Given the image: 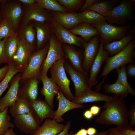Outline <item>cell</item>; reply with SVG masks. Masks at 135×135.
I'll list each match as a JSON object with an SVG mask.
<instances>
[{
	"mask_svg": "<svg viewBox=\"0 0 135 135\" xmlns=\"http://www.w3.org/2000/svg\"><path fill=\"white\" fill-rule=\"evenodd\" d=\"M103 108V110L95 119L96 122L106 126H128V110L124 98L114 95L111 100L104 102Z\"/></svg>",
	"mask_w": 135,
	"mask_h": 135,
	"instance_id": "obj_1",
	"label": "cell"
},
{
	"mask_svg": "<svg viewBox=\"0 0 135 135\" xmlns=\"http://www.w3.org/2000/svg\"><path fill=\"white\" fill-rule=\"evenodd\" d=\"M134 4L135 0H123L119 5L114 7L108 15L104 17L106 21L121 26L129 24L134 20Z\"/></svg>",
	"mask_w": 135,
	"mask_h": 135,
	"instance_id": "obj_2",
	"label": "cell"
},
{
	"mask_svg": "<svg viewBox=\"0 0 135 135\" xmlns=\"http://www.w3.org/2000/svg\"><path fill=\"white\" fill-rule=\"evenodd\" d=\"M134 39L123 50L113 56L108 57L106 60L105 62L106 64L101 75V76H104V78L98 84L99 86L101 87L106 77L111 71L120 68L127 64L135 62L132 56V52L135 47V41Z\"/></svg>",
	"mask_w": 135,
	"mask_h": 135,
	"instance_id": "obj_3",
	"label": "cell"
},
{
	"mask_svg": "<svg viewBox=\"0 0 135 135\" xmlns=\"http://www.w3.org/2000/svg\"><path fill=\"white\" fill-rule=\"evenodd\" d=\"M92 25L99 32L104 45L122 38L132 29V26L130 24L124 26H116L106 21Z\"/></svg>",
	"mask_w": 135,
	"mask_h": 135,
	"instance_id": "obj_4",
	"label": "cell"
},
{
	"mask_svg": "<svg viewBox=\"0 0 135 135\" xmlns=\"http://www.w3.org/2000/svg\"><path fill=\"white\" fill-rule=\"evenodd\" d=\"M65 58L58 60L51 66L49 70L52 80L58 86L60 90L68 99L72 101L75 97L70 88V81L68 78L64 67Z\"/></svg>",
	"mask_w": 135,
	"mask_h": 135,
	"instance_id": "obj_5",
	"label": "cell"
},
{
	"mask_svg": "<svg viewBox=\"0 0 135 135\" xmlns=\"http://www.w3.org/2000/svg\"><path fill=\"white\" fill-rule=\"evenodd\" d=\"M49 44L42 49L34 52L30 56L26 66L21 74L20 82L29 78H34L40 80V68L48 50Z\"/></svg>",
	"mask_w": 135,
	"mask_h": 135,
	"instance_id": "obj_6",
	"label": "cell"
},
{
	"mask_svg": "<svg viewBox=\"0 0 135 135\" xmlns=\"http://www.w3.org/2000/svg\"><path fill=\"white\" fill-rule=\"evenodd\" d=\"M24 14L22 3L18 0H0V18H8L17 31Z\"/></svg>",
	"mask_w": 135,
	"mask_h": 135,
	"instance_id": "obj_7",
	"label": "cell"
},
{
	"mask_svg": "<svg viewBox=\"0 0 135 135\" xmlns=\"http://www.w3.org/2000/svg\"><path fill=\"white\" fill-rule=\"evenodd\" d=\"M48 42L49 47L47 54L40 68L41 75H47L48 70L52 65L59 60L65 58L62 44L52 33Z\"/></svg>",
	"mask_w": 135,
	"mask_h": 135,
	"instance_id": "obj_8",
	"label": "cell"
},
{
	"mask_svg": "<svg viewBox=\"0 0 135 135\" xmlns=\"http://www.w3.org/2000/svg\"><path fill=\"white\" fill-rule=\"evenodd\" d=\"M22 5L24 14L19 26L25 25L32 21L42 24L50 23L52 15L36 3L30 5Z\"/></svg>",
	"mask_w": 135,
	"mask_h": 135,
	"instance_id": "obj_9",
	"label": "cell"
},
{
	"mask_svg": "<svg viewBox=\"0 0 135 135\" xmlns=\"http://www.w3.org/2000/svg\"><path fill=\"white\" fill-rule=\"evenodd\" d=\"M50 24L52 33L62 44L84 47L86 42L82 38L73 34L57 22L52 17Z\"/></svg>",
	"mask_w": 135,
	"mask_h": 135,
	"instance_id": "obj_10",
	"label": "cell"
},
{
	"mask_svg": "<svg viewBox=\"0 0 135 135\" xmlns=\"http://www.w3.org/2000/svg\"><path fill=\"white\" fill-rule=\"evenodd\" d=\"M108 52L104 48V44L100 38V44L97 54L90 68V76L88 84L91 89L97 83L98 75L104 63L109 57Z\"/></svg>",
	"mask_w": 135,
	"mask_h": 135,
	"instance_id": "obj_11",
	"label": "cell"
},
{
	"mask_svg": "<svg viewBox=\"0 0 135 135\" xmlns=\"http://www.w3.org/2000/svg\"><path fill=\"white\" fill-rule=\"evenodd\" d=\"M66 59V58H65ZM65 70L70 75L75 88V97L79 96L87 90L90 89L88 84L87 76L84 73L74 70L68 60L65 59L64 63Z\"/></svg>",
	"mask_w": 135,
	"mask_h": 135,
	"instance_id": "obj_12",
	"label": "cell"
},
{
	"mask_svg": "<svg viewBox=\"0 0 135 135\" xmlns=\"http://www.w3.org/2000/svg\"><path fill=\"white\" fill-rule=\"evenodd\" d=\"M14 122L21 131L26 134L32 135L38 129L40 124L34 113L17 116L14 118Z\"/></svg>",
	"mask_w": 135,
	"mask_h": 135,
	"instance_id": "obj_13",
	"label": "cell"
},
{
	"mask_svg": "<svg viewBox=\"0 0 135 135\" xmlns=\"http://www.w3.org/2000/svg\"><path fill=\"white\" fill-rule=\"evenodd\" d=\"M35 47L22 40H19L16 52L12 60L16 68L22 72L26 68L29 59L34 52Z\"/></svg>",
	"mask_w": 135,
	"mask_h": 135,
	"instance_id": "obj_14",
	"label": "cell"
},
{
	"mask_svg": "<svg viewBox=\"0 0 135 135\" xmlns=\"http://www.w3.org/2000/svg\"><path fill=\"white\" fill-rule=\"evenodd\" d=\"M98 35L93 37L88 42H85L84 44L83 59L82 68L87 76L90 68L99 50L100 39Z\"/></svg>",
	"mask_w": 135,
	"mask_h": 135,
	"instance_id": "obj_15",
	"label": "cell"
},
{
	"mask_svg": "<svg viewBox=\"0 0 135 135\" xmlns=\"http://www.w3.org/2000/svg\"><path fill=\"white\" fill-rule=\"evenodd\" d=\"M40 81L38 79L32 78L21 82L18 91V98L30 102L36 100L38 98V86Z\"/></svg>",
	"mask_w": 135,
	"mask_h": 135,
	"instance_id": "obj_16",
	"label": "cell"
},
{
	"mask_svg": "<svg viewBox=\"0 0 135 135\" xmlns=\"http://www.w3.org/2000/svg\"><path fill=\"white\" fill-rule=\"evenodd\" d=\"M21 74L15 75L10 82V87L4 96L0 98V112L12 106L17 99Z\"/></svg>",
	"mask_w": 135,
	"mask_h": 135,
	"instance_id": "obj_17",
	"label": "cell"
},
{
	"mask_svg": "<svg viewBox=\"0 0 135 135\" xmlns=\"http://www.w3.org/2000/svg\"><path fill=\"white\" fill-rule=\"evenodd\" d=\"M56 94V98L58 101V105L57 110L55 111L54 116L52 119L58 122L64 121L62 116L68 111L73 109L84 107L82 104L74 103L68 99L60 90Z\"/></svg>",
	"mask_w": 135,
	"mask_h": 135,
	"instance_id": "obj_18",
	"label": "cell"
},
{
	"mask_svg": "<svg viewBox=\"0 0 135 135\" xmlns=\"http://www.w3.org/2000/svg\"><path fill=\"white\" fill-rule=\"evenodd\" d=\"M31 22L36 31V49L38 50L44 48L49 42L52 34L50 23L42 24L34 21Z\"/></svg>",
	"mask_w": 135,
	"mask_h": 135,
	"instance_id": "obj_19",
	"label": "cell"
},
{
	"mask_svg": "<svg viewBox=\"0 0 135 135\" xmlns=\"http://www.w3.org/2000/svg\"><path fill=\"white\" fill-rule=\"evenodd\" d=\"M40 80L43 84L40 94L44 96V100L53 108L54 97L60 90L59 88L51 78H48L47 75H41Z\"/></svg>",
	"mask_w": 135,
	"mask_h": 135,
	"instance_id": "obj_20",
	"label": "cell"
},
{
	"mask_svg": "<svg viewBox=\"0 0 135 135\" xmlns=\"http://www.w3.org/2000/svg\"><path fill=\"white\" fill-rule=\"evenodd\" d=\"M62 47L65 58L68 60L73 68L76 71L84 73L86 75L82 68L83 54L72 46L62 44Z\"/></svg>",
	"mask_w": 135,
	"mask_h": 135,
	"instance_id": "obj_21",
	"label": "cell"
},
{
	"mask_svg": "<svg viewBox=\"0 0 135 135\" xmlns=\"http://www.w3.org/2000/svg\"><path fill=\"white\" fill-rule=\"evenodd\" d=\"M30 103L34 112L40 124L45 118L53 119L54 118L55 111L45 100L37 98Z\"/></svg>",
	"mask_w": 135,
	"mask_h": 135,
	"instance_id": "obj_22",
	"label": "cell"
},
{
	"mask_svg": "<svg viewBox=\"0 0 135 135\" xmlns=\"http://www.w3.org/2000/svg\"><path fill=\"white\" fill-rule=\"evenodd\" d=\"M52 16L57 22L68 30L80 23L76 13L53 12Z\"/></svg>",
	"mask_w": 135,
	"mask_h": 135,
	"instance_id": "obj_23",
	"label": "cell"
},
{
	"mask_svg": "<svg viewBox=\"0 0 135 135\" xmlns=\"http://www.w3.org/2000/svg\"><path fill=\"white\" fill-rule=\"evenodd\" d=\"M130 31L122 38L112 42L104 45V49L108 52L110 57L113 56L121 52L128 45L130 42L134 39L135 31L134 30Z\"/></svg>",
	"mask_w": 135,
	"mask_h": 135,
	"instance_id": "obj_24",
	"label": "cell"
},
{
	"mask_svg": "<svg viewBox=\"0 0 135 135\" xmlns=\"http://www.w3.org/2000/svg\"><path fill=\"white\" fill-rule=\"evenodd\" d=\"M112 98V96L89 89L79 96L75 97L74 99L72 101L77 104H82L88 102H106L110 100Z\"/></svg>",
	"mask_w": 135,
	"mask_h": 135,
	"instance_id": "obj_25",
	"label": "cell"
},
{
	"mask_svg": "<svg viewBox=\"0 0 135 135\" xmlns=\"http://www.w3.org/2000/svg\"><path fill=\"white\" fill-rule=\"evenodd\" d=\"M68 30L73 34L80 36L86 42L93 37L99 34L98 30L90 24L80 23Z\"/></svg>",
	"mask_w": 135,
	"mask_h": 135,
	"instance_id": "obj_26",
	"label": "cell"
},
{
	"mask_svg": "<svg viewBox=\"0 0 135 135\" xmlns=\"http://www.w3.org/2000/svg\"><path fill=\"white\" fill-rule=\"evenodd\" d=\"M65 126L53 119L47 118L32 135H57L63 130Z\"/></svg>",
	"mask_w": 135,
	"mask_h": 135,
	"instance_id": "obj_27",
	"label": "cell"
},
{
	"mask_svg": "<svg viewBox=\"0 0 135 135\" xmlns=\"http://www.w3.org/2000/svg\"><path fill=\"white\" fill-rule=\"evenodd\" d=\"M17 32L19 40H23L35 47L36 43V34L31 22L25 25L19 26Z\"/></svg>",
	"mask_w": 135,
	"mask_h": 135,
	"instance_id": "obj_28",
	"label": "cell"
},
{
	"mask_svg": "<svg viewBox=\"0 0 135 135\" xmlns=\"http://www.w3.org/2000/svg\"><path fill=\"white\" fill-rule=\"evenodd\" d=\"M19 40L17 34L6 38L4 46L5 63L8 64L12 62L13 58L17 50Z\"/></svg>",
	"mask_w": 135,
	"mask_h": 135,
	"instance_id": "obj_29",
	"label": "cell"
},
{
	"mask_svg": "<svg viewBox=\"0 0 135 135\" xmlns=\"http://www.w3.org/2000/svg\"><path fill=\"white\" fill-rule=\"evenodd\" d=\"M10 112L14 118L25 114L34 113L30 102L24 99L19 98L10 107Z\"/></svg>",
	"mask_w": 135,
	"mask_h": 135,
	"instance_id": "obj_30",
	"label": "cell"
},
{
	"mask_svg": "<svg viewBox=\"0 0 135 135\" xmlns=\"http://www.w3.org/2000/svg\"><path fill=\"white\" fill-rule=\"evenodd\" d=\"M77 15L80 23L84 22L92 25L106 22L104 17L92 10L86 9Z\"/></svg>",
	"mask_w": 135,
	"mask_h": 135,
	"instance_id": "obj_31",
	"label": "cell"
},
{
	"mask_svg": "<svg viewBox=\"0 0 135 135\" xmlns=\"http://www.w3.org/2000/svg\"><path fill=\"white\" fill-rule=\"evenodd\" d=\"M116 2V0H98L87 9L94 11L105 17L110 13Z\"/></svg>",
	"mask_w": 135,
	"mask_h": 135,
	"instance_id": "obj_32",
	"label": "cell"
},
{
	"mask_svg": "<svg viewBox=\"0 0 135 135\" xmlns=\"http://www.w3.org/2000/svg\"><path fill=\"white\" fill-rule=\"evenodd\" d=\"M17 34L10 20L8 18H1L0 20V40L8 38Z\"/></svg>",
	"mask_w": 135,
	"mask_h": 135,
	"instance_id": "obj_33",
	"label": "cell"
},
{
	"mask_svg": "<svg viewBox=\"0 0 135 135\" xmlns=\"http://www.w3.org/2000/svg\"><path fill=\"white\" fill-rule=\"evenodd\" d=\"M104 88L105 92L113 93L114 96L124 98L126 97L128 94L127 88L117 80L113 84H105Z\"/></svg>",
	"mask_w": 135,
	"mask_h": 135,
	"instance_id": "obj_34",
	"label": "cell"
},
{
	"mask_svg": "<svg viewBox=\"0 0 135 135\" xmlns=\"http://www.w3.org/2000/svg\"><path fill=\"white\" fill-rule=\"evenodd\" d=\"M36 3L41 8L51 11L67 12L64 7L56 0H36Z\"/></svg>",
	"mask_w": 135,
	"mask_h": 135,
	"instance_id": "obj_35",
	"label": "cell"
},
{
	"mask_svg": "<svg viewBox=\"0 0 135 135\" xmlns=\"http://www.w3.org/2000/svg\"><path fill=\"white\" fill-rule=\"evenodd\" d=\"M8 107L6 108L0 112V135H4L10 128L14 127V124L10 122V118L8 114Z\"/></svg>",
	"mask_w": 135,
	"mask_h": 135,
	"instance_id": "obj_36",
	"label": "cell"
},
{
	"mask_svg": "<svg viewBox=\"0 0 135 135\" xmlns=\"http://www.w3.org/2000/svg\"><path fill=\"white\" fill-rule=\"evenodd\" d=\"M8 65V69L7 73L4 78L0 82V98L8 88L9 84L14 76L21 72L16 68L13 62Z\"/></svg>",
	"mask_w": 135,
	"mask_h": 135,
	"instance_id": "obj_37",
	"label": "cell"
},
{
	"mask_svg": "<svg viewBox=\"0 0 135 135\" xmlns=\"http://www.w3.org/2000/svg\"><path fill=\"white\" fill-rule=\"evenodd\" d=\"M126 65L122 66L120 68L116 69L117 73L118 80L127 89L128 93L132 96L135 95V90L128 82L126 74Z\"/></svg>",
	"mask_w": 135,
	"mask_h": 135,
	"instance_id": "obj_38",
	"label": "cell"
},
{
	"mask_svg": "<svg viewBox=\"0 0 135 135\" xmlns=\"http://www.w3.org/2000/svg\"><path fill=\"white\" fill-rule=\"evenodd\" d=\"M57 1L65 8L67 12H75L82 8L84 2L82 0H58Z\"/></svg>",
	"mask_w": 135,
	"mask_h": 135,
	"instance_id": "obj_39",
	"label": "cell"
},
{
	"mask_svg": "<svg viewBox=\"0 0 135 135\" xmlns=\"http://www.w3.org/2000/svg\"><path fill=\"white\" fill-rule=\"evenodd\" d=\"M128 117L130 122L128 126L133 128L135 126V104H131L130 109L128 110Z\"/></svg>",
	"mask_w": 135,
	"mask_h": 135,
	"instance_id": "obj_40",
	"label": "cell"
},
{
	"mask_svg": "<svg viewBox=\"0 0 135 135\" xmlns=\"http://www.w3.org/2000/svg\"><path fill=\"white\" fill-rule=\"evenodd\" d=\"M116 128L120 135H135V130L134 128L128 126H117Z\"/></svg>",
	"mask_w": 135,
	"mask_h": 135,
	"instance_id": "obj_41",
	"label": "cell"
},
{
	"mask_svg": "<svg viewBox=\"0 0 135 135\" xmlns=\"http://www.w3.org/2000/svg\"><path fill=\"white\" fill-rule=\"evenodd\" d=\"M126 70L127 77L135 78V62L128 64L126 66Z\"/></svg>",
	"mask_w": 135,
	"mask_h": 135,
	"instance_id": "obj_42",
	"label": "cell"
},
{
	"mask_svg": "<svg viewBox=\"0 0 135 135\" xmlns=\"http://www.w3.org/2000/svg\"><path fill=\"white\" fill-rule=\"evenodd\" d=\"M6 38H4L0 40V66L2 64L5 63L4 46Z\"/></svg>",
	"mask_w": 135,
	"mask_h": 135,
	"instance_id": "obj_43",
	"label": "cell"
},
{
	"mask_svg": "<svg viewBox=\"0 0 135 135\" xmlns=\"http://www.w3.org/2000/svg\"><path fill=\"white\" fill-rule=\"evenodd\" d=\"M98 0H86L80 9L79 12H81L87 9L93 4L98 2Z\"/></svg>",
	"mask_w": 135,
	"mask_h": 135,
	"instance_id": "obj_44",
	"label": "cell"
},
{
	"mask_svg": "<svg viewBox=\"0 0 135 135\" xmlns=\"http://www.w3.org/2000/svg\"><path fill=\"white\" fill-rule=\"evenodd\" d=\"M8 69V66L6 65L0 68V82L6 76Z\"/></svg>",
	"mask_w": 135,
	"mask_h": 135,
	"instance_id": "obj_45",
	"label": "cell"
},
{
	"mask_svg": "<svg viewBox=\"0 0 135 135\" xmlns=\"http://www.w3.org/2000/svg\"><path fill=\"white\" fill-rule=\"evenodd\" d=\"M71 125V122L70 121H68L65 127L63 130L57 135H66L68 132Z\"/></svg>",
	"mask_w": 135,
	"mask_h": 135,
	"instance_id": "obj_46",
	"label": "cell"
},
{
	"mask_svg": "<svg viewBox=\"0 0 135 135\" xmlns=\"http://www.w3.org/2000/svg\"><path fill=\"white\" fill-rule=\"evenodd\" d=\"M100 110V108L96 105L92 106L90 109V110L93 115L98 114L99 113Z\"/></svg>",
	"mask_w": 135,
	"mask_h": 135,
	"instance_id": "obj_47",
	"label": "cell"
},
{
	"mask_svg": "<svg viewBox=\"0 0 135 135\" xmlns=\"http://www.w3.org/2000/svg\"><path fill=\"white\" fill-rule=\"evenodd\" d=\"M107 130L106 135H120L116 127L111 128Z\"/></svg>",
	"mask_w": 135,
	"mask_h": 135,
	"instance_id": "obj_48",
	"label": "cell"
},
{
	"mask_svg": "<svg viewBox=\"0 0 135 135\" xmlns=\"http://www.w3.org/2000/svg\"><path fill=\"white\" fill-rule=\"evenodd\" d=\"M83 115L85 118L88 120L91 119L94 116L90 110H87L85 111Z\"/></svg>",
	"mask_w": 135,
	"mask_h": 135,
	"instance_id": "obj_49",
	"label": "cell"
},
{
	"mask_svg": "<svg viewBox=\"0 0 135 135\" xmlns=\"http://www.w3.org/2000/svg\"><path fill=\"white\" fill-rule=\"evenodd\" d=\"M22 5H30L36 3V0H19Z\"/></svg>",
	"mask_w": 135,
	"mask_h": 135,
	"instance_id": "obj_50",
	"label": "cell"
},
{
	"mask_svg": "<svg viewBox=\"0 0 135 135\" xmlns=\"http://www.w3.org/2000/svg\"><path fill=\"white\" fill-rule=\"evenodd\" d=\"M71 135H88L87 130L82 128L76 133L74 134L73 132Z\"/></svg>",
	"mask_w": 135,
	"mask_h": 135,
	"instance_id": "obj_51",
	"label": "cell"
},
{
	"mask_svg": "<svg viewBox=\"0 0 135 135\" xmlns=\"http://www.w3.org/2000/svg\"><path fill=\"white\" fill-rule=\"evenodd\" d=\"M87 132L88 135H94L97 132L96 130L92 127L89 128L87 130Z\"/></svg>",
	"mask_w": 135,
	"mask_h": 135,
	"instance_id": "obj_52",
	"label": "cell"
},
{
	"mask_svg": "<svg viewBox=\"0 0 135 135\" xmlns=\"http://www.w3.org/2000/svg\"><path fill=\"white\" fill-rule=\"evenodd\" d=\"M4 135H16L13 128H10L9 130Z\"/></svg>",
	"mask_w": 135,
	"mask_h": 135,
	"instance_id": "obj_53",
	"label": "cell"
},
{
	"mask_svg": "<svg viewBox=\"0 0 135 135\" xmlns=\"http://www.w3.org/2000/svg\"><path fill=\"white\" fill-rule=\"evenodd\" d=\"M107 130H104L97 132L94 135H106Z\"/></svg>",
	"mask_w": 135,
	"mask_h": 135,
	"instance_id": "obj_54",
	"label": "cell"
},
{
	"mask_svg": "<svg viewBox=\"0 0 135 135\" xmlns=\"http://www.w3.org/2000/svg\"><path fill=\"white\" fill-rule=\"evenodd\" d=\"M132 56L133 58H135V50H133L132 53Z\"/></svg>",
	"mask_w": 135,
	"mask_h": 135,
	"instance_id": "obj_55",
	"label": "cell"
},
{
	"mask_svg": "<svg viewBox=\"0 0 135 135\" xmlns=\"http://www.w3.org/2000/svg\"><path fill=\"white\" fill-rule=\"evenodd\" d=\"M73 132L71 131L69 133H68L66 135H71Z\"/></svg>",
	"mask_w": 135,
	"mask_h": 135,
	"instance_id": "obj_56",
	"label": "cell"
},
{
	"mask_svg": "<svg viewBox=\"0 0 135 135\" xmlns=\"http://www.w3.org/2000/svg\"><path fill=\"white\" fill-rule=\"evenodd\" d=\"M1 18H0V20H1Z\"/></svg>",
	"mask_w": 135,
	"mask_h": 135,
	"instance_id": "obj_57",
	"label": "cell"
}]
</instances>
